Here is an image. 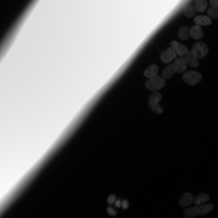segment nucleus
<instances>
[{
  "mask_svg": "<svg viewBox=\"0 0 218 218\" xmlns=\"http://www.w3.org/2000/svg\"><path fill=\"white\" fill-rule=\"evenodd\" d=\"M162 98L161 94L157 92L151 94L149 98L148 106L150 109L156 114H161L163 112V110L159 104Z\"/></svg>",
  "mask_w": 218,
  "mask_h": 218,
  "instance_id": "1",
  "label": "nucleus"
},
{
  "mask_svg": "<svg viewBox=\"0 0 218 218\" xmlns=\"http://www.w3.org/2000/svg\"><path fill=\"white\" fill-rule=\"evenodd\" d=\"M166 85L164 79L160 76H156L150 78L145 83L146 88L149 90L154 92L164 88Z\"/></svg>",
  "mask_w": 218,
  "mask_h": 218,
  "instance_id": "2",
  "label": "nucleus"
},
{
  "mask_svg": "<svg viewBox=\"0 0 218 218\" xmlns=\"http://www.w3.org/2000/svg\"><path fill=\"white\" fill-rule=\"evenodd\" d=\"M202 78V74L199 72L193 71L186 72L182 77L183 80L188 85H195L200 82Z\"/></svg>",
  "mask_w": 218,
  "mask_h": 218,
  "instance_id": "3",
  "label": "nucleus"
},
{
  "mask_svg": "<svg viewBox=\"0 0 218 218\" xmlns=\"http://www.w3.org/2000/svg\"><path fill=\"white\" fill-rule=\"evenodd\" d=\"M192 50L198 59H201L204 58L208 54L209 49L206 43L203 41H199L194 43Z\"/></svg>",
  "mask_w": 218,
  "mask_h": 218,
  "instance_id": "4",
  "label": "nucleus"
},
{
  "mask_svg": "<svg viewBox=\"0 0 218 218\" xmlns=\"http://www.w3.org/2000/svg\"><path fill=\"white\" fill-rule=\"evenodd\" d=\"M184 57L187 64L191 67L196 68L199 65L198 59L192 50L188 51Z\"/></svg>",
  "mask_w": 218,
  "mask_h": 218,
  "instance_id": "5",
  "label": "nucleus"
},
{
  "mask_svg": "<svg viewBox=\"0 0 218 218\" xmlns=\"http://www.w3.org/2000/svg\"><path fill=\"white\" fill-rule=\"evenodd\" d=\"M176 56V54L170 47L168 48L160 54V58L164 63H168L173 60Z\"/></svg>",
  "mask_w": 218,
  "mask_h": 218,
  "instance_id": "6",
  "label": "nucleus"
},
{
  "mask_svg": "<svg viewBox=\"0 0 218 218\" xmlns=\"http://www.w3.org/2000/svg\"><path fill=\"white\" fill-rule=\"evenodd\" d=\"M170 45L176 53L180 56L184 55L188 51L187 47L175 40L171 42Z\"/></svg>",
  "mask_w": 218,
  "mask_h": 218,
  "instance_id": "7",
  "label": "nucleus"
},
{
  "mask_svg": "<svg viewBox=\"0 0 218 218\" xmlns=\"http://www.w3.org/2000/svg\"><path fill=\"white\" fill-rule=\"evenodd\" d=\"M173 64L176 72L180 74L186 69L187 64L184 58L181 57L176 59Z\"/></svg>",
  "mask_w": 218,
  "mask_h": 218,
  "instance_id": "8",
  "label": "nucleus"
},
{
  "mask_svg": "<svg viewBox=\"0 0 218 218\" xmlns=\"http://www.w3.org/2000/svg\"><path fill=\"white\" fill-rule=\"evenodd\" d=\"M193 201V197L190 193L187 192L184 193L182 196L179 201L180 205L182 207H184L192 204Z\"/></svg>",
  "mask_w": 218,
  "mask_h": 218,
  "instance_id": "9",
  "label": "nucleus"
},
{
  "mask_svg": "<svg viewBox=\"0 0 218 218\" xmlns=\"http://www.w3.org/2000/svg\"><path fill=\"white\" fill-rule=\"evenodd\" d=\"M159 70V68L157 65L152 64L146 69L144 72V75L147 78L150 79L156 76Z\"/></svg>",
  "mask_w": 218,
  "mask_h": 218,
  "instance_id": "10",
  "label": "nucleus"
},
{
  "mask_svg": "<svg viewBox=\"0 0 218 218\" xmlns=\"http://www.w3.org/2000/svg\"><path fill=\"white\" fill-rule=\"evenodd\" d=\"M176 72L173 64H171L164 68L162 71L161 75L164 79H168L172 77Z\"/></svg>",
  "mask_w": 218,
  "mask_h": 218,
  "instance_id": "11",
  "label": "nucleus"
},
{
  "mask_svg": "<svg viewBox=\"0 0 218 218\" xmlns=\"http://www.w3.org/2000/svg\"><path fill=\"white\" fill-rule=\"evenodd\" d=\"M190 36L195 39L202 38L203 35L202 28L200 26L196 25L193 26L190 29Z\"/></svg>",
  "mask_w": 218,
  "mask_h": 218,
  "instance_id": "12",
  "label": "nucleus"
},
{
  "mask_svg": "<svg viewBox=\"0 0 218 218\" xmlns=\"http://www.w3.org/2000/svg\"><path fill=\"white\" fill-rule=\"evenodd\" d=\"M198 207L194 206L186 208L183 211L184 216L187 218H192L199 216Z\"/></svg>",
  "mask_w": 218,
  "mask_h": 218,
  "instance_id": "13",
  "label": "nucleus"
},
{
  "mask_svg": "<svg viewBox=\"0 0 218 218\" xmlns=\"http://www.w3.org/2000/svg\"><path fill=\"white\" fill-rule=\"evenodd\" d=\"M183 12L185 16L188 18H191L195 15L197 11L193 5L188 4L184 6Z\"/></svg>",
  "mask_w": 218,
  "mask_h": 218,
  "instance_id": "14",
  "label": "nucleus"
},
{
  "mask_svg": "<svg viewBox=\"0 0 218 218\" xmlns=\"http://www.w3.org/2000/svg\"><path fill=\"white\" fill-rule=\"evenodd\" d=\"M195 22L199 26H206L211 23L212 21L210 18L205 15H199L195 17Z\"/></svg>",
  "mask_w": 218,
  "mask_h": 218,
  "instance_id": "15",
  "label": "nucleus"
},
{
  "mask_svg": "<svg viewBox=\"0 0 218 218\" xmlns=\"http://www.w3.org/2000/svg\"><path fill=\"white\" fill-rule=\"evenodd\" d=\"M178 35L179 38L183 40H188L190 37L189 28L185 26H182L179 30Z\"/></svg>",
  "mask_w": 218,
  "mask_h": 218,
  "instance_id": "16",
  "label": "nucleus"
},
{
  "mask_svg": "<svg viewBox=\"0 0 218 218\" xmlns=\"http://www.w3.org/2000/svg\"><path fill=\"white\" fill-rule=\"evenodd\" d=\"M210 199L209 196L206 194L201 193L198 194L194 200V203L197 206L200 205L208 201Z\"/></svg>",
  "mask_w": 218,
  "mask_h": 218,
  "instance_id": "17",
  "label": "nucleus"
},
{
  "mask_svg": "<svg viewBox=\"0 0 218 218\" xmlns=\"http://www.w3.org/2000/svg\"><path fill=\"white\" fill-rule=\"evenodd\" d=\"M207 4V0H196L194 7L197 11L202 12L205 11Z\"/></svg>",
  "mask_w": 218,
  "mask_h": 218,
  "instance_id": "18",
  "label": "nucleus"
},
{
  "mask_svg": "<svg viewBox=\"0 0 218 218\" xmlns=\"http://www.w3.org/2000/svg\"><path fill=\"white\" fill-rule=\"evenodd\" d=\"M213 205L211 204L204 205L198 207L199 215L204 216L208 214L213 209Z\"/></svg>",
  "mask_w": 218,
  "mask_h": 218,
  "instance_id": "19",
  "label": "nucleus"
},
{
  "mask_svg": "<svg viewBox=\"0 0 218 218\" xmlns=\"http://www.w3.org/2000/svg\"><path fill=\"white\" fill-rule=\"evenodd\" d=\"M207 14L208 16L212 18L215 19L218 16V12L217 8L211 7L207 10Z\"/></svg>",
  "mask_w": 218,
  "mask_h": 218,
  "instance_id": "20",
  "label": "nucleus"
},
{
  "mask_svg": "<svg viewBox=\"0 0 218 218\" xmlns=\"http://www.w3.org/2000/svg\"><path fill=\"white\" fill-rule=\"evenodd\" d=\"M116 200L115 196L114 195H110L108 198L107 202L110 205H111L115 202Z\"/></svg>",
  "mask_w": 218,
  "mask_h": 218,
  "instance_id": "21",
  "label": "nucleus"
},
{
  "mask_svg": "<svg viewBox=\"0 0 218 218\" xmlns=\"http://www.w3.org/2000/svg\"><path fill=\"white\" fill-rule=\"evenodd\" d=\"M108 213L111 216H114L116 214V211L111 207H108L107 209Z\"/></svg>",
  "mask_w": 218,
  "mask_h": 218,
  "instance_id": "22",
  "label": "nucleus"
},
{
  "mask_svg": "<svg viewBox=\"0 0 218 218\" xmlns=\"http://www.w3.org/2000/svg\"><path fill=\"white\" fill-rule=\"evenodd\" d=\"M211 7L217 8L218 7V0H209Z\"/></svg>",
  "mask_w": 218,
  "mask_h": 218,
  "instance_id": "23",
  "label": "nucleus"
},
{
  "mask_svg": "<svg viewBox=\"0 0 218 218\" xmlns=\"http://www.w3.org/2000/svg\"><path fill=\"white\" fill-rule=\"evenodd\" d=\"M121 206L123 209L126 210L129 207V204L127 201L126 200H124L122 202Z\"/></svg>",
  "mask_w": 218,
  "mask_h": 218,
  "instance_id": "24",
  "label": "nucleus"
},
{
  "mask_svg": "<svg viewBox=\"0 0 218 218\" xmlns=\"http://www.w3.org/2000/svg\"><path fill=\"white\" fill-rule=\"evenodd\" d=\"M121 205V202L120 200H118L116 201L115 203V206L117 208H119Z\"/></svg>",
  "mask_w": 218,
  "mask_h": 218,
  "instance_id": "25",
  "label": "nucleus"
}]
</instances>
